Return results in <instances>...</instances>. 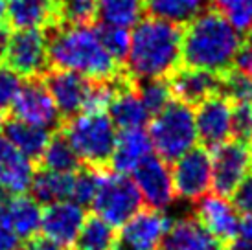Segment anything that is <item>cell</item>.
<instances>
[{
	"mask_svg": "<svg viewBox=\"0 0 252 250\" xmlns=\"http://www.w3.org/2000/svg\"><path fill=\"white\" fill-rule=\"evenodd\" d=\"M44 31L52 68L70 70L96 83L112 81L124 72L122 64L107 54L92 26L57 24Z\"/></svg>",
	"mask_w": 252,
	"mask_h": 250,
	"instance_id": "6da1fadb",
	"label": "cell"
},
{
	"mask_svg": "<svg viewBox=\"0 0 252 250\" xmlns=\"http://www.w3.org/2000/svg\"><path fill=\"white\" fill-rule=\"evenodd\" d=\"M243 39L216 9H204L182 30L181 61L186 66L223 74L234 66Z\"/></svg>",
	"mask_w": 252,
	"mask_h": 250,
	"instance_id": "7a4b0ae2",
	"label": "cell"
},
{
	"mask_svg": "<svg viewBox=\"0 0 252 250\" xmlns=\"http://www.w3.org/2000/svg\"><path fill=\"white\" fill-rule=\"evenodd\" d=\"M182 26L157 17L134 24L127 54V74L134 81L166 79L181 64Z\"/></svg>",
	"mask_w": 252,
	"mask_h": 250,
	"instance_id": "3957f363",
	"label": "cell"
},
{
	"mask_svg": "<svg viewBox=\"0 0 252 250\" xmlns=\"http://www.w3.org/2000/svg\"><path fill=\"white\" fill-rule=\"evenodd\" d=\"M61 131L81 164L109 169L118 134L107 112H81L64 122Z\"/></svg>",
	"mask_w": 252,
	"mask_h": 250,
	"instance_id": "277c9868",
	"label": "cell"
},
{
	"mask_svg": "<svg viewBox=\"0 0 252 250\" xmlns=\"http://www.w3.org/2000/svg\"><path fill=\"white\" fill-rule=\"evenodd\" d=\"M149 140L155 153L173 164L197 144L195 112L182 101H169L149 122Z\"/></svg>",
	"mask_w": 252,
	"mask_h": 250,
	"instance_id": "5b68a950",
	"label": "cell"
},
{
	"mask_svg": "<svg viewBox=\"0 0 252 250\" xmlns=\"http://www.w3.org/2000/svg\"><path fill=\"white\" fill-rule=\"evenodd\" d=\"M142 202L144 199L140 189L133 179H129L124 173L105 169L92 206L96 210V216H99L111 226L118 228L124 226L134 214L140 212Z\"/></svg>",
	"mask_w": 252,
	"mask_h": 250,
	"instance_id": "8992f818",
	"label": "cell"
},
{
	"mask_svg": "<svg viewBox=\"0 0 252 250\" xmlns=\"http://www.w3.org/2000/svg\"><path fill=\"white\" fill-rule=\"evenodd\" d=\"M2 64L24 79H41L52 66L44 30H15L9 35Z\"/></svg>",
	"mask_w": 252,
	"mask_h": 250,
	"instance_id": "52a82bcc",
	"label": "cell"
},
{
	"mask_svg": "<svg viewBox=\"0 0 252 250\" xmlns=\"http://www.w3.org/2000/svg\"><path fill=\"white\" fill-rule=\"evenodd\" d=\"M171 184L179 199L191 202L203 199L212 186L210 151L203 146H195L177 158L171 167Z\"/></svg>",
	"mask_w": 252,
	"mask_h": 250,
	"instance_id": "ba28073f",
	"label": "cell"
},
{
	"mask_svg": "<svg viewBox=\"0 0 252 250\" xmlns=\"http://www.w3.org/2000/svg\"><path fill=\"white\" fill-rule=\"evenodd\" d=\"M210 158L214 195L230 199L251 167L249 147L245 142L230 138L228 142H224L214 151H210Z\"/></svg>",
	"mask_w": 252,
	"mask_h": 250,
	"instance_id": "9c48e42d",
	"label": "cell"
},
{
	"mask_svg": "<svg viewBox=\"0 0 252 250\" xmlns=\"http://www.w3.org/2000/svg\"><path fill=\"white\" fill-rule=\"evenodd\" d=\"M9 111L15 120L39 125L44 129L52 127L54 131H59L63 125V120L59 116V111H57L42 77L41 79H26L22 83L21 91L15 97Z\"/></svg>",
	"mask_w": 252,
	"mask_h": 250,
	"instance_id": "30bf717a",
	"label": "cell"
},
{
	"mask_svg": "<svg viewBox=\"0 0 252 250\" xmlns=\"http://www.w3.org/2000/svg\"><path fill=\"white\" fill-rule=\"evenodd\" d=\"M42 81L56 103L63 124L85 111V105L94 83L81 74L63 68H50L42 76Z\"/></svg>",
	"mask_w": 252,
	"mask_h": 250,
	"instance_id": "8fae6325",
	"label": "cell"
},
{
	"mask_svg": "<svg viewBox=\"0 0 252 250\" xmlns=\"http://www.w3.org/2000/svg\"><path fill=\"white\" fill-rule=\"evenodd\" d=\"M134 184L140 189L142 199L146 201L147 208L164 212L175 199L169 164L157 153H149L140 160V164L133 169Z\"/></svg>",
	"mask_w": 252,
	"mask_h": 250,
	"instance_id": "7c38bea8",
	"label": "cell"
},
{
	"mask_svg": "<svg viewBox=\"0 0 252 250\" xmlns=\"http://www.w3.org/2000/svg\"><path fill=\"white\" fill-rule=\"evenodd\" d=\"M197 140L206 151H214L232 138V103L223 96L206 97L195 111Z\"/></svg>",
	"mask_w": 252,
	"mask_h": 250,
	"instance_id": "4fadbf2b",
	"label": "cell"
},
{
	"mask_svg": "<svg viewBox=\"0 0 252 250\" xmlns=\"http://www.w3.org/2000/svg\"><path fill=\"white\" fill-rule=\"evenodd\" d=\"M85 221V210L76 202L61 201L46 204L41 216L42 236L57 247H74L79 228Z\"/></svg>",
	"mask_w": 252,
	"mask_h": 250,
	"instance_id": "5bb4252c",
	"label": "cell"
},
{
	"mask_svg": "<svg viewBox=\"0 0 252 250\" xmlns=\"http://www.w3.org/2000/svg\"><path fill=\"white\" fill-rule=\"evenodd\" d=\"M171 219L162 212L144 208L122 226L118 241L131 250H158Z\"/></svg>",
	"mask_w": 252,
	"mask_h": 250,
	"instance_id": "9a60e30c",
	"label": "cell"
},
{
	"mask_svg": "<svg viewBox=\"0 0 252 250\" xmlns=\"http://www.w3.org/2000/svg\"><path fill=\"white\" fill-rule=\"evenodd\" d=\"M171 96L177 101L189 105H199L206 97L221 94V76L193 66H179L168 77Z\"/></svg>",
	"mask_w": 252,
	"mask_h": 250,
	"instance_id": "2e32d148",
	"label": "cell"
},
{
	"mask_svg": "<svg viewBox=\"0 0 252 250\" xmlns=\"http://www.w3.org/2000/svg\"><path fill=\"white\" fill-rule=\"evenodd\" d=\"M193 216L217 243H221V247L238 236L239 222H241L239 214L223 197L204 195L203 199L195 202Z\"/></svg>",
	"mask_w": 252,
	"mask_h": 250,
	"instance_id": "e0dca14e",
	"label": "cell"
},
{
	"mask_svg": "<svg viewBox=\"0 0 252 250\" xmlns=\"http://www.w3.org/2000/svg\"><path fill=\"white\" fill-rule=\"evenodd\" d=\"M33 181V164L6 138H0V189L6 195H24Z\"/></svg>",
	"mask_w": 252,
	"mask_h": 250,
	"instance_id": "ac0fdd59",
	"label": "cell"
},
{
	"mask_svg": "<svg viewBox=\"0 0 252 250\" xmlns=\"http://www.w3.org/2000/svg\"><path fill=\"white\" fill-rule=\"evenodd\" d=\"M158 250H221V243L203 228L195 216L171 221Z\"/></svg>",
	"mask_w": 252,
	"mask_h": 250,
	"instance_id": "d6986e66",
	"label": "cell"
},
{
	"mask_svg": "<svg viewBox=\"0 0 252 250\" xmlns=\"http://www.w3.org/2000/svg\"><path fill=\"white\" fill-rule=\"evenodd\" d=\"M6 24L11 30H46L56 26L54 0H6Z\"/></svg>",
	"mask_w": 252,
	"mask_h": 250,
	"instance_id": "ffe728a7",
	"label": "cell"
},
{
	"mask_svg": "<svg viewBox=\"0 0 252 250\" xmlns=\"http://www.w3.org/2000/svg\"><path fill=\"white\" fill-rule=\"evenodd\" d=\"M151 140L144 129H131V131H122L116 138L114 153L111 156L112 171L116 173H133V169L144 156L151 153Z\"/></svg>",
	"mask_w": 252,
	"mask_h": 250,
	"instance_id": "44dd1931",
	"label": "cell"
},
{
	"mask_svg": "<svg viewBox=\"0 0 252 250\" xmlns=\"http://www.w3.org/2000/svg\"><path fill=\"white\" fill-rule=\"evenodd\" d=\"M2 131L6 134L7 142L13 144L32 162L33 160L39 162V158L42 156L44 149L48 146L50 136H52V132L48 129H44V127L26 124V122H21V120L15 118L4 122V129Z\"/></svg>",
	"mask_w": 252,
	"mask_h": 250,
	"instance_id": "7402d4cb",
	"label": "cell"
},
{
	"mask_svg": "<svg viewBox=\"0 0 252 250\" xmlns=\"http://www.w3.org/2000/svg\"><path fill=\"white\" fill-rule=\"evenodd\" d=\"M6 212L11 226L21 239L37 236L41 228L42 210L35 199H30L26 195H13L6 201Z\"/></svg>",
	"mask_w": 252,
	"mask_h": 250,
	"instance_id": "603a6c76",
	"label": "cell"
},
{
	"mask_svg": "<svg viewBox=\"0 0 252 250\" xmlns=\"http://www.w3.org/2000/svg\"><path fill=\"white\" fill-rule=\"evenodd\" d=\"M74 173H57L48 169H39L30 186L33 199L41 204H52V202L70 199Z\"/></svg>",
	"mask_w": 252,
	"mask_h": 250,
	"instance_id": "cb8c5ba5",
	"label": "cell"
},
{
	"mask_svg": "<svg viewBox=\"0 0 252 250\" xmlns=\"http://www.w3.org/2000/svg\"><path fill=\"white\" fill-rule=\"evenodd\" d=\"M118 241V234L114 226L103 221L99 216L91 214L85 216V221L79 228L74 250H112V247Z\"/></svg>",
	"mask_w": 252,
	"mask_h": 250,
	"instance_id": "d4e9b609",
	"label": "cell"
},
{
	"mask_svg": "<svg viewBox=\"0 0 252 250\" xmlns=\"http://www.w3.org/2000/svg\"><path fill=\"white\" fill-rule=\"evenodd\" d=\"M39 162H41V169L57 171V173H74L83 166L61 129L52 132L48 146Z\"/></svg>",
	"mask_w": 252,
	"mask_h": 250,
	"instance_id": "484cf974",
	"label": "cell"
},
{
	"mask_svg": "<svg viewBox=\"0 0 252 250\" xmlns=\"http://www.w3.org/2000/svg\"><path fill=\"white\" fill-rule=\"evenodd\" d=\"M144 6L151 17L182 26L204 11L206 0H144Z\"/></svg>",
	"mask_w": 252,
	"mask_h": 250,
	"instance_id": "4316f807",
	"label": "cell"
},
{
	"mask_svg": "<svg viewBox=\"0 0 252 250\" xmlns=\"http://www.w3.org/2000/svg\"><path fill=\"white\" fill-rule=\"evenodd\" d=\"M98 2V15L103 24L131 28L142 21L146 11L144 0H96Z\"/></svg>",
	"mask_w": 252,
	"mask_h": 250,
	"instance_id": "83f0119b",
	"label": "cell"
},
{
	"mask_svg": "<svg viewBox=\"0 0 252 250\" xmlns=\"http://www.w3.org/2000/svg\"><path fill=\"white\" fill-rule=\"evenodd\" d=\"M56 26H91L98 17L96 0H54Z\"/></svg>",
	"mask_w": 252,
	"mask_h": 250,
	"instance_id": "f1b7e54d",
	"label": "cell"
},
{
	"mask_svg": "<svg viewBox=\"0 0 252 250\" xmlns=\"http://www.w3.org/2000/svg\"><path fill=\"white\" fill-rule=\"evenodd\" d=\"M105 169H98V167L81 166L74 173V182H72V193L70 199L79 206H89L94 202L96 191H98L101 175Z\"/></svg>",
	"mask_w": 252,
	"mask_h": 250,
	"instance_id": "f546056e",
	"label": "cell"
},
{
	"mask_svg": "<svg viewBox=\"0 0 252 250\" xmlns=\"http://www.w3.org/2000/svg\"><path fill=\"white\" fill-rule=\"evenodd\" d=\"M136 91L149 116H155L169 101H173L168 79H142V81H136Z\"/></svg>",
	"mask_w": 252,
	"mask_h": 250,
	"instance_id": "4dcf8cb0",
	"label": "cell"
},
{
	"mask_svg": "<svg viewBox=\"0 0 252 250\" xmlns=\"http://www.w3.org/2000/svg\"><path fill=\"white\" fill-rule=\"evenodd\" d=\"M94 30L98 33L99 42L107 50V54L114 61H118L120 64L126 61L127 54H129V46H131V33L127 31V28L111 26V24H99Z\"/></svg>",
	"mask_w": 252,
	"mask_h": 250,
	"instance_id": "1f68e13d",
	"label": "cell"
},
{
	"mask_svg": "<svg viewBox=\"0 0 252 250\" xmlns=\"http://www.w3.org/2000/svg\"><path fill=\"white\" fill-rule=\"evenodd\" d=\"M221 94L230 103L252 101V79L232 66L221 74Z\"/></svg>",
	"mask_w": 252,
	"mask_h": 250,
	"instance_id": "d6a6232c",
	"label": "cell"
},
{
	"mask_svg": "<svg viewBox=\"0 0 252 250\" xmlns=\"http://www.w3.org/2000/svg\"><path fill=\"white\" fill-rule=\"evenodd\" d=\"M214 7L239 33L252 28V0H214Z\"/></svg>",
	"mask_w": 252,
	"mask_h": 250,
	"instance_id": "836d02e7",
	"label": "cell"
},
{
	"mask_svg": "<svg viewBox=\"0 0 252 250\" xmlns=\"http://www.w3.org/2000/svg\"><path fill=\"white\" fill-rule=\"evenodd\" d=\"M232 136L245 144L252 140V101L232 103Z\"/></svg>",
	"mask_w": 252,
	"mask_h": 250,
	"instance_id": "e575fe53",
	"label": "cell"
},
{
	"mask_svg": "<svg viewBox=\"0 0 252 250\" xmlns=\"http://www.w3.org/2000/svg\"><path fill=\"white\" fill-rule=\"evenodd\" d=\"M22 87L21 77L15 74L13 70L0 64V112L11 109L15 97Z\"/></svg>",
	"mask_w": 252,
	"mask_h": 250,
	"instance_id": "d590c367",
	"label": "cell"
},
{
	"mask_svg": "<svg viewBox=\"0 0 252 250\" xmlns=\"http://www.w3.org/2000/svg\"><path fill=\"white\" fill-rule=\"evenodd\" d=\"M232 206L243 217H252V175H247L232 193Z\"/></svg>",
	"mask_w": 252,
	"mask_h": 250,
	"instance_id": "8d00e7d4",
	"label": "cell"
},
{
	"mask_svg": "<svg viewBox=\"0 0 252 250\" xmlns=\"http://www.w3.org/2000/svg\"><path fill=\"white\" fill-rule=\"evenodd\" d=\"M22 239L13 230L6 212V201L0 202V250H21Z\"/></svg>",
	"mask_w": 252,
	"mask_h": 250,
	"instance_id": "74e56055",
	"label": "cell"
},
{
	"mask_svg": "<svg viewBox=\"0 0 252 250\" xmlns=\"http://www.w3.org/2000/svg\"><path fill=\"white\" fill-rule=\"evenodd\" d=\"M234 66L252 79V44H243L236 56Z\"/></svg>",
	"mask_w": 252,
	"mask_h": 250,
	"instance_id": "f35d334b",
	"label": "cell"
},
{
	"mask_svg": "<svg viewBox=\"0 0 252 250\" xmlns=\"http://www.w3.org/2000/svg\"><path fill=\"white\" fill-rule=\"evenodd\" d=\"M21 250H61L56 243H52L44 236H33L26 239V243L22 245Z\"/></svg>",
	"mask_w": 252,
	"mask_h": 250,
	"instance_id": "ab89813d",
	"label": "cell"
},
{
	"mask_svg": "<svg viewBox=\"0 0 252 250\" xmlns=\"http://www.w3.org/2000/svg\"><path fill=\"white\" fill-rule=\"evenodd\" d=\"M9 35H11V28L7 26L6 22H0V61H2V57H4V52H6Z\"/></svg>",
	"mask_w": 252,
	"mask_h": 250,
	"instance_id": "60d3db41",
	"label": "cell"
},
{
	"mask_svg": "<svg viewBox=\"0 0 252 250\" xmlns=\"http://www.w3.org/2000/svg\"><path fill=\"white\" fill-rule=\"evenodd\" d=\"M0 22H6V0H0Z\"/></svg>",
	"mask_w": 252,
	"mask_h": 250,
	"instance_id": "b9f144b4",
	"label": "cell"
},
{
	"mask_svg": "<svg viewBox=\"0 0 252 250\" xmlns=\"http://www.w3.org/2000/svg\"><path fill=\"white\" fill-rule=\"evenodd\" d=\"M112 250H131V249H127L126 245H122V243H120V241H116V245L112 247Z\"/></svg>",
	"mask_w": 252,
	"mask_h": 250,
	"instance_id": "7bdbcfd3",
	"label": "cell"
},
{
	"mask_svg": "<svg viewBox=\"0 0 252 250\" xmlns=\"http://www.w3.org/2000/svg\"><path fill=\"white\" fill-rule=\"evenodd\" d=\"M249 160H251V169H252V140H251V147H249Z\"/></svg>",
	"mask_w": 252,
	"mask_h": 250,
	"instance_id": "ee69618b",
	"label": "cell"
},
{
	"mask_svg": "<svg viewBox=\"0 0 252 250\" xmlns=\"http://www.w3.org/2000/svg\"><path fill=\"white\" fill-rule=\"evenodd\" d=\"M4 129V116H2V112H0V132Z\"/></svg>",
	"mask_w": 252,
	"mask_h": 250,
	"instance_id": "f6af8a7d",
	"label": "cell"
},
{
	"mask_svg": "<svg viewBox=\"0 0 252 250\" xmlns=\"http://www.w3.org/2000/svg\"><path fill=\"white\" fill-rule=\"evenodd\" d=\"M251 44H252V31H251Z\"/></svg>",
	"mask_w": 252,
	"mask_h": 250,
	"instance_id": "bcb514c9",
	"label": "cell"
},
{
	"mask_svg": "<svg viewBox=\"0 0 252 250\" xmlns=\"http://www.w3.org/2000/svg\"><path fill=\"white\" fill-rule=\"evenodd\" d=\"M72 250H74V249H72Z\"/></svg>",
	"mask_w": 252,
	"mask_h": 250,
	"instance_id": "7dc6e473",
	"label": "cell"
}]
</instances>
